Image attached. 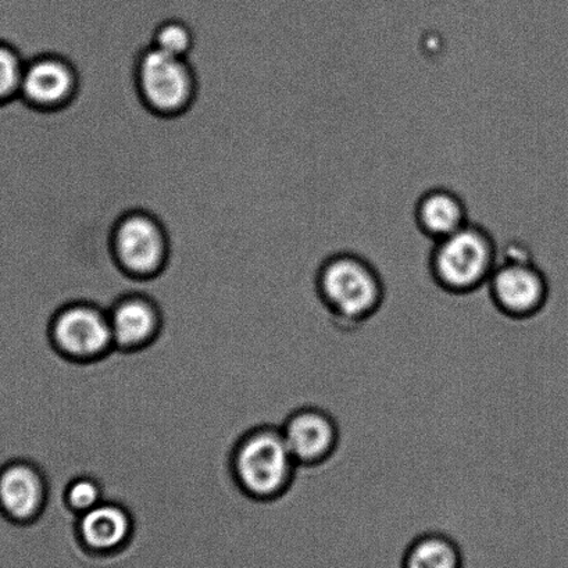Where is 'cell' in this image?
Masks as SVG:
<instances>
[{"label":"cell","mask_w":568,"mask_h":568,"mask_svg":"<svg viewBox=\"0 0 568 568\" xmlns=\"http://www.w3.org/2000/svg\"><path fill=\"white\" fill-rule=\"evenodd\" d=\"M48 499L41 468L29 460H10L0 466V517L14 527L40 520Z\"/></svg>","instance_id":"9c48e42d"},{"label":"cell","mask_w":568,"mask_h":568,"mask_svg":"<svg viewBox=\"0 0 568 568\" xmlns=\"http://www.w3.org/2000/svg\"><path fill=\"white\" fill-rule=\"evenodd\" d=\"M74 532L82 548L90 554L114 555L126 548L134 538L135 524L124 507L103 500L79 516Z\"/></svg>","instance_id":"4fadbf2b"},{"label":"cell","mask_w":568,"mask_h":568,"mask_svg":"<svg viewBox=\"0 0 568 568\" xmlns=\"http://www.w3.org/2000/svg\"><path fill=\"white\" fill-rule=\"evenodd\" d=\"M75 88V73L68 62L41 57L26 62L19 98L36 109H59L73 98Z\"/></svg>","instance_id":"7c38bea8"},{"label":"cell","mask_w":568,"mask_h":568,"mask_svg":"<svg viewBox=\"0 0 568 568\" xmlns=\"http://www.w3.org/2000/svg\"><path fill=\"white\" fill-rule=\"evenodd\" d=\"M313 285L331 322L344 333H355L377 316L387 297L378 267L351 250L325 255L314 270Z\"/></svg>","instance_id":"6da1fadb"},{"label":"cell","mask_w":568,"mask_h":568,"mask_svg":"<svg viewBox=\"0 0 568 568\" xmlns=\"http://www.w3.org/2000/svg\"><path fill=\"white\" fill-rule=\"evenodd\" d=\"M459 544L444 532H426L412 540L402 568H463Z\"/></svg>","instance_id":"5bb4252c"},{"label":"cell","mask_w":568,"mask_h":568,"mask_svg":"<svg viewBox=\"0 0 568 568\" xmlns=\"http://www.w3.org/2000/svg\"><path fill=\"white\" fill-rule=\"evenodd\" d=\"M112 252L119 267L136 280H152L163 272L169 241L162 224L151 214H125L113 230Z\"/></svg>","instance_id":"8992f818"},{"label":"cell","mask_w":568,"mask_h":568,"mask_svg":"<svg viewBox=\"0 0 568 568\" xmlns=\"http://www.w3.org/2000/svg\"><path fill=\"white\" fill-rule=\"evenodd\" d=\"M413 222L418 234L434 244L471 222L466 197L449 185L428 186L413 205Z\"/></svg>","instance_id":"30bf717a"},{"label":"cell","mask_w":568,"mask_h":568,"mask_svg":"<svg viewBox=\"0 0 568 568\" xmlns=\"http://www.w3.org/2000/svg\"><path fill=\"white\" fill-rule=\"evenodd\" d=\"M485 290L496 311L515 322L537 317L550 297L548 275L523 242H510L499 250L498 266Z\"/></svg>","instance_id":"3957f363"},{"label":"cell","mask_w":568,"mask_h":568,"mask_svg":"<svg viewBox=\"0 0 568 568\" xmlns=\"http://www.w3.org/2000/svg\"><path fill=\"white\" fill-rule=\"evenodd\" d=\"M138 87L148 108L171 115L184 112L191 103L195 80L186 59L151 48L140 60Z\"/></svg>","instance_id":"52a82bcc"},{"label":"cell","mask_w":568,"mask_h":568,"mask_svg":"<svg viewBox=\"0 0 568 568\" xmlns=\"http://www.w3.org/2000/svg\"><path fill=\"white\" fill-rule=\"evenodd\" d=\"M281 433L300 467L325 465L339 448L338 422L322 407L306 406L292 413Z\"/></svg>","instance_id":"ba28073f"},{"label":"cell","mask_w":568,"mask_h":568,"mask_svg":"<svg viewBox=\"0 0 568 568\" xmlns=\"http://www.w3.org/2000/svg\"><path fill=\"white\" fill-rule=\"evenodd\" d=\"M114 347L132 352L152 344L162 328V316L154 297L131 292L118 297L110 307Z\"/></svg>","instance_id":"8fae6325"},{"label":"cell","mask_w":568,"mask_h":568,"mask_svg":"<svg viewBox=\"0 0 568 568\" xmlns=\"http://www.w3.org/2000/svg\"><path fill=\"white\" fill-rule=\"evenodd\" d=\"M498 263L499 245L493 231L470 222L432 244L427 268L429 278L445 294L468 296L487 288Z\"/></svg>","instance_id":"7a4b0ae2"},{"label":"cell","mask_w":568,"mask_h":568,"mask_svg":"<svg viewBox=\"0 0 568 568\" xmlns=\"http://www.w3.org/2000/svg\"><path fill=\"white\" fill-rule=\"evenodd\" d=\"M49 336L60 355L79 363L99 361L114 347L109 313L97 302H69L54 314Z\"/></svg>","instance_id":"5b68a950"},{"label":"cell","mask_w":568,"mask_h":568,"mask_svg":"<svg viewBox=\"0 0 568 568\" xmlns=\"http://www.w3.org/2000/svg\"><path fill=\"white\" fill-rule=\"evenodd\" d=\"M26 60L12 43L0 38V109L19 98Z\"/></svg>","instance_id":"9a60e30c"},{"label":"cell","mask_w":568,"mask_h":568,"mask_svg":"<svg viewBox=\"0 0 568 568\" xmlns=\"http://www.w3.org/2000/svg\"><path fill=\"white\" fill-rule=\"evenodd\" d=\"M65 505L77 516L84 515L103 501L101 485L97 479L79 477L69 484L64 493Z\"/></svg>","instance_id":"e0dca14e"},{"label":"cell","mask_w":568,"mask_h":568,"mask_svg":"<svg viewBox=\"0 0 568 568\" xmlns=\"http://www.w3.org/2000/svg\"><path fill=\"white\" fill-rule=\"evenodd\" d=\"M297 463L281 428L263 427L236 446L233 470L240 487L257 500H274L288 493Z\"/></svg>","instance_id":"277c9868"},{"label":"cell","mask_w":568,"mask_h":568,"mask_svg":"<svg viewBox=\"0 0 568 568\" xmlns=\"http://www.w3.org/2000/svg\"><path fill=\"white\" fill-rule=\"evenodd\" d=\"M194 47V34L190 27L179 20L165 21L156 30L153 48L170 54V57L186 59Z\"/></svg>","instance_id":"2e32d148"}]
</instances>
